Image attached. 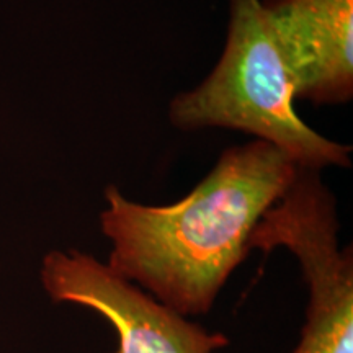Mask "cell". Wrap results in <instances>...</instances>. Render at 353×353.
<instances>
[{
	"label": "cell",
	"instance_id": "obj_1",
	"mask_svg": "<svg viewBox=\"0 0 353 353\" xmlns=\"http://www.w3.org/2000/svg\"><path fill=\"white\" fill-rule=\"evenodd\" d=\"M298 165L265 141L226 149L188 195L172 205L131 201L105 188L100 228L107 265L185 317L208 314L250 252L262 216L293 182Z\"/></svg>",
	"mask_w": 353,
	"mask_h": 353
},
{
	"label": "cell",
	"instance_id": "obj_2",
	"mask_svg": "<svg viewBox=\"0 0 353 353\" xmlns=\"http://www.w3.org/2000/svg\"><path fill=\"white\" fill-rule=\"evenodd\" d=\"M262 0H229L226 44L210 76L170 101L176 130L226 128L275 145L298 167L352 165V148L307 126Z\"/></svg>",
	"mask_w": 353,
	"mask_h": 353
},
{
	"label": "cell",
	"instance_id": "obj_3",
	"mask_svg": "<svg viewBox=\"0 0 353 353\" xmlns=\"http://www.w3.org/2000/svg\"><path fill=\"white\" fill-rule=\"evenodd\" d=\"M337 203L321 170L298 167L260 219L250 250H288L301 267L307 306L293 353H353V250L339 239Z\"/></svg>",
	"mask_w": 353,
	"mask_h": 353
},
{
	"label": "cell",
	"instance_id": "obj_4",
	"mask_svg": "<svg viewBox=\"0 0 353 353\" xmlns=\"http://www.w3.org/2000/svg\"><path fill=\"white\" fill-rule=\"evenodd\" d=\"M41 281L54 303H70L105 317L118 335L114 353H218L228 335L210 332L81 250H52Z\"/></svg>",
	"mask_w": 353,
	"mask_h": 353
},
{
	"label": "cell",
	"instance_id": "obj_5",
	"mask_svg": "<svg viewBox=\"0 0 353 353\" xmlns=\"http://www.w3.org/2000/svg\"><path fill=\"white\" fill-rule=\"evenodd\" d=\"M294 99L341 105L353 97V0H262Z\"/></svg>",
	"mask_w": 353,
	"mask_h": 353
}]
</instances>
